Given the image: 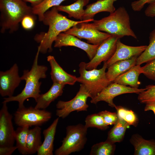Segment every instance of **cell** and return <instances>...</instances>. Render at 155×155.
<instances>
[{"label":"cell","mask_w":155,"mask_h":155,"mask_svg":"<svg viewBox=\"0 0 155 155\" xmlns=\"http://www.w3.org/2000/svg\"><path fill=\"white\" fill-rule=\"evenodd\" d=\"M94 20H71L59 13L56 6L52 7L51 10L45 13L42 21L45 25L49 26L47 32L37 34L34 38L35 40L39 43L38 49L43 54L47 51L51 52L53 50L52 44L60 33L80 23H88Z\"/></svg>","instance_id":"cell-1"},{"label":"cell","mask_w":155,"mask_h":155,"mask_svg":"<svg viewBox=\"0 0 155 155\" xmlns=\"http://www.w3.org/2000/svg\"><path fill=\"white\" fill-rule=\"evenodd\" d=\"M39 53L38 49L30 70L23 71V74L21 78L22 80L25 81L26 84L21 92L16 96L4 98L3 102L17 101L18 103V107L20 108L24 106V102L27 99L32 98L35 100H36L40 92L41 82L39 80L46 78V73L48 69L46 66L38 64Z\"/></svg>","instance_id":"cell-2"},{"label":"cell","mask_w":155,"mask_h":155,"mask_svg":"<svg viewBox=\"0 0 155 155\" xmlns=\"http://www.w3.org/2000/svg\"><path fill=\"white\" fill-rule=\"evenodd\" d=\"M0 32L12 33L18 30L25 16H35L32 7L23 0H0Z\"/></svg>","instance_id":"cell-3"},{"label":"cell","mask_w":155,"mask_h":155,"mask_svg":"<svg viewBox=\"0 0 155 155\" xmlns=\"http://www.w3.org/2000/svg\"><path fill=\"white\" fill-rule=\"evenodd\" d=\"M92 23L98 30L111 35L119 36L137 37L131 27L129 15L125 8L120 7L108 16L98 20H94Z\"/></svg>","instance_id":"cell-4"},{"label":"cell","mask_w":155,"mask_h":155,"mask_svg":"<svg viewBox=\"0 0 155 155\" xmlns=\"http://www.w3.org/2000/svg\"><path fill=\"white\" fill-rule=\"evenodd\" d=\"M86 63L81 62L79 65L80 76L77 77V82L82 84L92 99L97 95L111 82L107 79L106 70L107 68L106 62H104L102 68L90 70L86 68Z\"/></svg>","instance_id":"cell-5"},{"label":"cell","mask_w":155,"mask_h":155,"mask_svg":"<svg viewBox=\"0 0 155 155\" xmlns=\"http://www.w3.org/2000/svg\"><path fill=\"white\" fill-rule=\"evenodd\" d=\"M88 129L81 124L68 126L66 136L62 141L61 146L55 151V155H68L82 150L87 141Z\"/></svg>","instance_id":"cell-6"},{"label":"cell","mask_w":155,"mask_h":155,"mask_svg":"<svg viewBox=\"0 0 155 155\" xmlns=\"http://www.w3.org/2000/svg\"><path fill=\"white\" fill-rule=\"evenodd\" d=\"M52 114L45 109L24 106L18 107L14 114L15 124L19 127L40 126L48 121Z\"/></svg>","instance_id":"cell-7"},{"label":"cell","mask_w":155,"mask_h":155,"mask_svg":"<svg viewBox=\"0 0 155 155\" xmlns=\"http://www.w3.org/2000/svg\"><path fill=\"white\" fill-rule=\"evenodd\" d=\"M88 97L90 98L89 93L84 86L81 84L79 91L72 99L67 101L59 100L58 102L56 105L57 109L56 111V115L64 119L73 111H87L89 105L86 102Z\"/></svg>","instance_id":"cell-8"},{"label":"cell","mask_w":155,"mask_h":155,"mask_svg":"<svg viewBox=\"0 0 155 155\" xmlns=\"http://www.w3.org/2000/svg\"><path fill=\"white\" fill-rule=\"evenodd\" d=\"M80 39H85L87 43L100 45L111 35L103 32L94 28L92 23L83 22L74 26L64 32Z\"/></svg>","instance_id":"cell-9"},{"label":"cell","mask_w":155,"mask_h":155,"mask_svg":"<svg viewBox=\"0 0 155 155\" xmlns=\"http://www.w3.org/2000/svg\"><path fill=\"white\" fill-rule=\"evenodd\" d=\"M145 90V88H135L112 82L95 97L92 99L90 102L96 104L99 101H104L107 103L109 106L114 108L116 105L113 102V99L115 97L127 93H135L139 94Z\"/></svg>","instance_id":"cell-10"},{"label":"cell","mask_w":155,"mask_h":155,"mask_svg":"<svg viewBox=\"0 0 155 155\" xmlns=\"http://www.w3.org/2000/svg\"><path fill=\"white\" fill-rule=\"evenodd\" d=\"M119 36L111 35L104 41L99 46L94 57L86 63V68L88 70L96 69L102 62H106L114 54L117 48Z\"/></svg>","instance_id":"cell-11"},{"label":"cell","mask_w":155,"mask_h":155,"mask_svg":"<svg viewBox=\"0 0 155 155\" xmlns=\"http://www.w3.org/2000/svg\"><path fill=\"white\" fill-rule=\"evenodd\" d=\"M7 103L2 102L0 111V146H13L15 141L12 116L8 110Z\"/></svg>","instance_id":"cell-12"},{"label":"cell","mask_w":155,"mask_h":155,"mask_svg":"<svg viewBox=\"0 0 155 155\" xmlns=\"http://www.w3.org/2000/svg\"><path fill=\"white\" fill-rule=\"evenodd\" d=\"M54 46H73L85 51L90 60L95 56L99 45L91 44L82 41L78 37L64 32L60 33L55 40Z\"/></svg>","instance_id":"cell-13"},{"label":"cell","mask_w":155,"mask_h":155,"mask_svg":"<svg viewBox=\"0 0 155 155\" xmlns=\"http://www.w3.org/2000/svg\"><path fill=\"white\" fill-rule=\"evenodd\" d=\"M22 80L18 74V67L15 63L9 69L0 72V94L2 97L13 96L15 89Z\"/></svg>","instance_id":"cell-14"},{"label":"cell","mask_w":155,"mask_h":155,"mask_svg":"<svg viewBox=\"0 0 155 155\" xmlns=\"http://www.w3.org/2000/svg\"><path fill=\"white\" fill-rule=\"evenodd\" d=\"M119 39L116 51L113 56L106 62L107 68L114 63L127 59L135 56H139L146 49L147 45L131 46L125 45Z\"/></svg>","instance_id":"cell-15"},{"label":"cell","mask_w":155,"mask_h":155,"mask_svg":"<svg viewBox=\"0 0 155 155\" xmlns=\"http://www.w3.org/2000/svg\"><path fill=\"white\" fill-rule=\"evenodd\" d=\"M47 59L51 67L50 74L53 82L73 85L77 82V77L64 70L57 63L54 57L49 55L47 57Z\"/></svg>","instance_id":"cell-16"},{"label":"cell","mask_w":155,"mask_h":155,"mask_svg":"<svg viewBox=\"0 0 155 155\" xmlns=\"http://www.w3.org/2000/svg\"><path fill=\"white\" fill-rule=\"evenodd\" d=\"M116 0H98L87 5L84 9L82 20H94L95 15L100 12H113L116 10L113 4Z\"/></svg>","instance_id":"cell-17"},{"label":"cell","mask_w":155,"mask_h":155,"mask_svg":"<svg viewBox=\"0 0 155 155\" xmlns=\"http://www.w3.org/2000/svg\"><path fill=\"white\" fill-rule=\"evenodd\" d=\"M65 85L53 82L49 90L46 93L40 94L35 100L36 104L35 107L45 109L58 97L61 96Z\"/></svg>","instance_id":"cell-18"},{"label":"cell","mask_w":155,"mask_h":155,"mask_svg":"<svg viewBox=\"0 0 155 155\" xmlns=\"http://www.w3.org/2000/svg\"><path fill=\"white\" fill-rule=\"evenodd\" d=\"M130 143L134 149L135 155H155V140H146L136 133L132 135Z\"/></svg>","instance_id":"cell-19"},{"label":"cell","mask_w":155,"mask_h":155,"mask_svg":"<svg viewBox=\"0 0 155 155\" xmlns=\"http://www.w3.org/2000/svg\"><path fill=\"white\" fill-rule=\"evenodd\" d=\"M59 117L55 119L51 125L43 132L44 140L39 148L38 155H53V142Z\"/></svg>","instance_id":"cell-20"},{"label":"cell","mask_w":155,"mask_h":155,"mask_svg":"<svg viewBox=\"0 0 155 155\" xmlns=\"http://www.w3.org/2000/svg\"><path fill=\"white\" fill-rule=\"evenodd\" d=\"M135 56L130 59L117 61L108 67L106 74L108 80L112 82L120 75L136 65L137 58Z\"/></svg>","instance_id":"cell-21"},{"label":"cell","mask_w":155,"mask_h":155,"mask_svg":"<svg viewBox=\"0 0 155 155\" xmlns=\"http://www.w3.org/2000/svg\"><path fill=\"white\" fill-rule=\"evenodd\" d=\"M142 73V67L135 65L128 71L117 77L113 82L135 88H138L141 83L139 76Z\"/></svg>","instance_id":"cell-22"},{"label":"cell","mask_w":155,"mask_h":155,"mask_svg":"<svg viewBox=\"0 0 155 155\" xmlns=\"http://www.w3.org/2000/svg\"><path fill=\"white\" fill-rule=\"evenodd\" d=\"M90 0H76L73 3L67 5H59L56 6L58 11L66 13L69 18L73 17L82 21L84 9V7L89 3Z\"/></svg>","instance_id":"cell-23"},{"label":"cell","mask_w":155,"mask_h":155,"mask_svg":"<svg viewBox=\"0 0 155 155\" xmlns=\"http://www.w3.org/2000/svg\"><path fill=\"white\" fill-rule=\"evenodd\" d=\"M41 128L39 126L29 129L26 139L28 154H32L37 152L42 145Z\"/></svg>","instance_id":"cell-24"},{"label":"cell","mask_w":155,"mask_h":155,"mask_svg":"<svg viewBox=\"0 0 155 155\" xmlns=\"http://www.w3.org/2000/svg\"><path fill=\"white\" fill-rule=\"evenodd\" d=\"M129 126L124 120L118 117L117 123L108 132L106 140L114 143L121 142L124 138L127 128Z\"/></svg>","instance_id":"cell-25"},{"label":"cell","mask_w":155,"mask_h":155,"mask_svg":"<svg viewBox=\"0 0 155 155\" xmlns=\"http://www.w3.org/2000/svg\"><path fill=\"white\" fill-rule=\"evenodd\" d=\"M155 59V29L150 33L149 44L137 58L136 65H140Z\"/></svg>","instance_id":"cell-26"},{"label":"cell","mask_w":155,"mask_h":155,"mask_svg":"<svg viewBox=\"0 0 155 155\" xmlns=\"http://www.w3.org/2000/svg\"><path fill=\"white\" fill-rule=\"evenodd\" d=\"M29 127L28 126L19 127L15 130L16 146L19 152L23 155L28 154L26 142Z\"/></svg>","instance_id":"cell-27"},{"label":"cell","mask_w":155,"mask_h":155,"mask_svg":"<svg viewBox=\"0 0 155 155\" xmlns=\"http://www.w3.org/2000/svg\"><path fill=\"white\" fill-rule=\"evenodd\" d=\"M116 148L115 143L107 140L92 146L90 154L91 155H112Z\"/></svg>","instance_id":"cell-28"},{"label":"cell","mask_w":155,"mask_h":155,"mask_svg":"<svg viewBox=\"0 0 155 155\" xmlns=\"http://www.w3.org/2000/svg\"><path fill=\"white\" fill-rule=\"evenodd\" d=\"M66 0H44L39 5L32 7V12L34 14L37 16L38 20L42 21L45 13L49 9L53 7L57 6ZM75 1L76 0H73Z\"/></svg>","instance_id":"cell-29"},{"label":"cell","mask_w":155,"mask_h":155,"mask_svg":"<svg viewBox=\"0 0 155 155\" xmlns=\"http://www.w3.org/2000/svg\"><path fill=\"white\" fill-rule=\"evenodd\" d=\"M117 111L118 117L122 119L130 125L136 127L139 119L134 112L121 106H116L115 107Z\"/></svg>","instance_id":"cell-30"},{"label":"cell","mask_w":155,"mask_h":155,"mask_svg":"<svg viewBox=\"0 0 155 155\" xmlns=\"http://www.w3.org/2000/svg\"><path fill=\"white\" fill-rule=\"evenodd\" d=\"M85 126L87 128L95 127L101 130L107 129L108 126L105 124L102 116L98 113L88 115L85 120Z\"/></svg>","instance_id":"cell-31"},{"label":"cell","mask_w":155,"mask_h":155,"mask_svg":"<svg viewBox=\"0 0 155 155\" xmlns=\"http://www.w3.org/2000/svg\"><path fill=\"white\" fill-rule=\"evenodd\" d=\"M146 90L138 94V99L142 103L155 100V85H150L146 87Z\"/></svg>","instance_id":"cell-32"},{"label":"cell","mask_w":155,"mask_h":155,"mask_svg":"<svg viewBox=\"0 0 155 155\" xmlns=\"http://www.w3.org/2000/svg\"><path fill=\"white\" fill-rule=\"evenodd\" d=\"M142 73L148 78L155 81V59L142 67Z\"/></svg>","instance_id":"cell-33"},{"label":"cell","mask_w":155,"mask_h":155,"mask_svg":"<svg viewBox=\"0 0 155 155\" xmlns=\"http://www.w3.org/2000/svg\"><path fill=\"white\" fill-rule=\"evenodd\" d=\"M98 113L102 116L105 124L107 126L114 125L118 119L117 114L115 112H111L105 110Z\"/></svg>","instance_id":"cell-34"},{"label":"cell","mask_w":155,"mask_h":155,"mask_svg":"<svg viewBox=\"0 0 155 155\" xmlns=\"http://www.w3.org/2000/svg\"><path fill=\"white\" fill-rule=\"evenodd\" d=\"M36 16L28 15L24 17L21 22L22 27L27 30L32 29L34 26L36 19Z\"/></svg>","instance_id":"cell-35"},{"label":"cell","mask_w":155,"mask_h":155,"mask_svg":"<svg viewBox=\"0 0 155 155\" xmlns=\"http://www.w3.org/2000/svg\"><path fill=\"white\" fill-rule=\"evenodd\" d=\"M155 1V0H137L132 2L131 6L134 11H140L146 3L150 4Z\"/></svg>","instance_id":"cell-36"},{"label":"cell","mask_w":155,"mask_h":155,"mask_svg":"<svg viewBox=\"0 0 155 155\" xmlns=\"http://www.w3.org/2000/svg\"><path fill=\"white\" fill-rule=\"evenodd\" d=\"M17 149L16 146H0V155H11Z\"/></svg>","instance_id":"cell-37"},{"label":"cell","mask_w":155,"mask_h":155,"mask_svg":"<svg viewBox=\"0 0 155 155\" xmlns=\"http://www.w3.org/2000/svg\"><path fill=\"white\" fill-rule=\"evenodd\" d=\"M146 16L153 17L155 16V1L149 4L145 11Z\"/></svg>","instance_id":"cell-38"},{"label":"cell","mask_w":155,"mask_h":155,"mask_svg":"<svg viewBox=\"0 0 155 155\" xmlns=\"http://www.w3.org/2000/svg\"><path fill=\"white\" fill-rule=\"evenodd\" d=\"M144 110L145 111H152L155 115V100L150 102L146 103Z\"/></svg>","instance_id":"cell-39"},{"label":"cell","mask_w":155,"mask_h":155,"mask_svg":"<svg viewBox=\"0 0 155 155\" xmlns=\"http://www.w3.org/2000/svg\"><path fill=\"white\" fill-rule=\"evenodd\" d=\"M26 2L30 3L32 7H34L37 6L41 3L44 0H23Z\"/></svg>","instance_id":"cell-40"}]
</instances>
